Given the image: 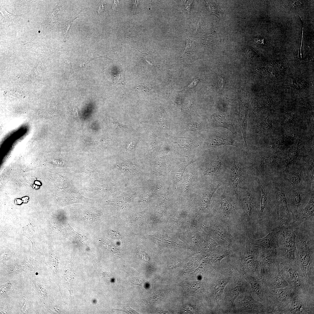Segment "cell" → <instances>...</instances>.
I'll list each match as a JSON object with an SVG mask.
<instances>
[{"label":"cell","instance_id":"obj_1","mask_svg":"<svg viewBox=\"0 0 314 314\" xmlns=\"http://www.w3.org/2000/svg\"><path fill=\"white\" fill-rule=\"evenodd\" d=\"M278 247L281 248L284 255L289 260L295 259L296 251V233L290 225L279 229Z\"/></svg>","mask_w":314,"mask_h":314},{"label":"cell","instance_id":"obj_2","mask_svg":"<svg viewBox=\"0 0 314 314\" xmlns=\"http://www.w3.org/2000/svg\"><path fill=\"white\" fill-rule=\"evenodd\" d=\"M276 206L277 214L279 229L290 225L293 221L287 198L283 190L277 188L276 190Z\"/></svg>","mask_w":314,"mask_h":314},{"label":"cell","instance_id":"obj_3","mask_svg":"<svg viewBox=\"0 0 314 314\" xmlns=\"http://www.w3.org/2000/svg\"><path fill=\"white\" fill-rule=\"evenodd\" d=\"M279 234L278 230L270 232L262 238L254 240L251 238L247 232L246 233L251 243L265 250L275 249L278 247Z\"/></svg>","mask_w":314,"mask_h":314},{"label":"cell","instance_id":"obj_4","mask_svg":"<svg viewBox=\"0 0 314 314\" xmlns=\"http://www.w3.org/2000/svg\"><path fill=\"white\" fill-rule=\"evenodd\" d=\"M314 246L307 242L299 243L296 246L298 259L301 265L304 267L308 266L313 259Z\"/></svg>","mask_w":314,"mask_h":314},{"label":"cell","instance_id":"obj_5","mask_svg":"<svg viewBox=\"0 0 314 314\" xmlns=\"http://www.w3.org/2000/svg\"><path fill=\"white\" fill-rule=\"evenodd\" d=\"M212 229L216 240L219 245L228 246L232 243V237L228 226L219 222Z\"/></svg>","mask_w":314,"mask_h":314},{"label":"cell","instance_id":"obj_6","mask_svg":"<svg viewBox=\"0 0 314 314\" xmlns=\"http://www.w3.org/2000/svg\"><path fill=\"white\" fill-rule=\"evenodd\" d=\"M314 196L311 194L310 199L304 208L301 210L294 219L290 225L294 227L307 221L314 220Z\"/></svg>","mask_w":314,"mask_h":314},{"label":"cell","instance_id":"obj_7","mask_svg":"<svg viewBox=\"0 0 314 314\" xmlns=\"http://www.w3.org/2000/svg\"><path fill=\"white\" fill-rule=\"evenodd\" d=\"M252 195L251 192L249 190L242 201V218L245 225L247 228L250 227L251 225L252 214L254 205Z\"/></svg>","mask_w":314,"mask_h":314},{"label":"cell","instance_id":"obj_8","mask_svg":"<svg viewBox=\"0 0 314 314\" xmlns=\"http://www.w3.org/2000/svg\"><path fill=\"white\" fill-rule=\"evenodd\" d=\"M218 208L219 212L221 215L225 218L230 219L235 213L233 202L231 198L225 193V190L220 197Z\"/></svg>","mask_w":314,"mask_h":314},{"label":"cell","instance_id":"obj_9","mask_svg":"<svg viewBox=\"0 0 314 314\" xmlns=\"http://www.w3.org/2000/svg\"><path fill=\"white\" fill-rule=\"evenodd\" d=\"M212 122L214 127L225 128L233 134L236 131L233 126L232 119L226 113H218L213 115L211 118Z\"/></svg>","mask_w":314,"mask_h":314},{"label":"cell","instance_id":"obj_10","mask_svg":"<svg viewBox=\"0 0 314 314\" xmlns=\"http://www.w3.org/2000/svg\"><path fill=\"white\" fill-rule=\"evenodd\" d=\"M239 112L238 115V124L241 131L244 139L245 148L247 146L246 142V130L247 119V107L243 99H239Z\"/></svg>","mask_w":314,"mask_h":314},{"label":"cell","instance_id":"obj_11","mask_svg":"<svg viewBox=\"0 0 314 314\" xmlns=\"http://www.w3.org/2000/svg\"><path fill=\"white\" fill-rule=\"evenodd\" d=\"M208 147H215L221 145H232L238 147L236 142L231 138L224 135H214L210 137L207 141Z\"/></svg>","mask_w":314,"mask_h":314},{"label":"cell","instance_id":"obj_12","mask_svg":"<svg viewBox=\"0 0 314 314\" xmlns=\"http://www.w3.org/2000/svg\"><path fill=\"white\" fill-rule=\"evenodd\" d=\"M242 173L240 166L237 162L234 160L231 171L230 181L236 192L238 191L242 181Z\"/></svg>","mask_w":314,"mask_h":314},{"label":"cell","instance_id":"obj_13","mask_svg":"<svg viewBox=\"0 0 314 314\" xmlns=\"http://www.w3.org/2000/svg\"><path fill=\"white\" fill-rule=\"evenodd\" d=\"M258 183L261 192V208L259 213V216L261 217L264 214L265 210L266 209L268 204V197L266 191L259 180L257 178H255Z\"/></svg>","mask_w":314,"mask_h":314},{"label":"cell","instance_id":"obj_14","mask_svg":"<svg viewBox=\"0 0 314 314\" xmlns=\"http://www.w3.org/2000/svg\"><path fill=\"white\" fill-rule=\"evenodd\" d=\"M259 305V303L256 301L250 295L245 296L243 299L242 305L245 309H257Z\"/></svg>","mask_w":314,"mask_h":314},{"label":"cell","instance_id":"obj_15","mask_svg":"<svg viewBox=\"0 0 314 314\" xmlns=\"http://www.w3.org/2000/svg\"><path fill=\"white\" fill-rule=\"evenodd\" d=\"M222 161L219 157L217 158L207 167L205 173L206 174H213L219 171L222 167Z\"/></svg>","mask_w":314,"mask_h":314},{"label":"cell","instance_id":"obj_16","mask_svg":"<svg viewBox=\"0 0 314 314\" xmlns=\"http://www.w3.org/2000/svg\"><path fill=\"white\" fill-rule=\"evenodd\" d=\"M247 281L249 283L253 291L260 298H262L263 295L262 291L259 283L250 277H247Z\"/></svg>","mask_w":314,"mask_h":314},{"label":"cell","instance_id":"obj_17","mask_svg":"<svg viewBox=\"0 0 314 314\" xmlns=\"http://www.w3.org/2000/svg\"><path fill=\"white\" fill-rule=\"evenodd\" d=\"M274 160L271 157H263L261 163V167L263 169L271 168L274 165Z\"/></svg>","mask_w":314,"mask_h":314},{"label":"cell","instance_id":"obj_18","mask_svg":"<svg viewBox=\"0 0 314 314\" xmlns=\"http://www.w3.org/2000/svg\"><path fill=\"white\" fill-rule=\"evenodd\" d=\"M276 286L279 288H285L288 286V284L282 276L278 272L275 279Z\"/></svg>","mask_w":314,"mask_h":314},{"label":"cell","instance_id":"obj_19","mask_svg":"<svg viewBox=\"0 0 314 314\" xmlns=\"http://www.w3.org/2000/svg\"><path fill=\"white\" fill-rule=\"evenodd\" d=\"M288 180L290 183L294 185H297L300 183L301 181V175L299 173H294L290 175Z\"/></svg>","mask_w":314,"mask_h":314},{"label":"cell","instance_id":"obj_20","mask_svg":"<svg viewBox=\"0 0 314 314\" xmlns=\"http://www.w3.org/2000/svg\"><path fill=\"white\" fill-rule=\"evenodd\" d=\"M241 293V289L240 286H236L233 288L230 293L231 301L232 304L233 303L236 299Z\"/></svg>","mask_w":314,"mask_h":314},{"label":"cell","instance_id":"obj_21","mask_svg":"<svg viewBox=\"0 0 314 314\" xmlns=\"http://www.w3.org/2000/svg\"><path fill=\"white\" fill-rule=\"evenodd\" d=\"M290 289L283 288L279 289L277 292V295L281 300L285 301L286 299Z\"/></svg>","mask_w":314,"mask_h":314},{"label":"cell","instance_id":"obj_22","mask_svg":"<svg viewBox=\"0 0 314 314\" xmlns=\"http://www.w3.org/2000/svg\"><path fill=\"white\" fill-rule=\"evenodd\" d=\"M187 286L189 290L192 292L196 293L201 290V286L199 283L196 282L188 283Z\"/></svg>","mask_w":314,"mask_h":314},{"label":"cell","instance_id":"obj_23","mask_svg":"<svg viewBox=\"0 0 314 314\" xmlns=\"http://www.w3.org/2000/svg\"><path fill=\"white\" fill-rule=\"evenodd\" d=\"M86 142L90 143H93L97 144L101 147H106L111 144L112 141L111 140L106 139H101L97 140L92 141H87L84 140Z\"/></svg>","mask_w":314,"mask_h":314},{"label":"cell","instance_id":"obj_24","mask_svg":"<svg viewBox=\"0 0 314 314\" xmlns=\"http://www.w3.org/2000/svg\"><path fill=\"white\" fill-rule=\"evenodd\" d=\"M228 280L224 279L222 281L216 289L215 294L217 297L220 298L222 295L224 288L227 284Z\"/></svg>","mask_w":314,"mask_h":314},{"label":"cell","instance_id":"obj_25","mask_svg":"<svg viewBox=\"0 0 314 314\" xmlns=\"http://www.w3.org/2000/svg\"><path fill=\"white\" fill-rule=\"evenodd\" d=\"M303 308L301 303L297 300L294 301L290 307V309L294 313L301 312L303 311Z\"/></svg>","mask_w":314,"mask_h":314},{"label":"cell","instance_id":"obj_26","mask_svg":"<svg viewBox=\"0 0 314 314\" xmlns=\"http://www.w3.org/2000/svg\"><path fill=\"white\" fill-rule=\"evenodd\" d=\"M36 284L37 285V289L38 291V293L41 296L40 297L43 298L46 297V296L47 295L46 289L44 288H43L41 286L37 284Z\"/></svg>","mask_w":314,"mask_h":314},{"label":"cell","instance_id":"obj_27","mask_svg":"<svg viewBox=\"0 0 314 314\" xmlns=\"http://www.w3.org/2000/svg\"><path fill=\"white\" fill-rule=\"evenodd\" d=\"M119 310V311H123V312H124L125 313H129H129H131V314H132V313L133 314H135H135H136V313L138 314V312H137L135 311V310H133V309H132L129 306V305L128 304H126V306L124 307V309H123V310L122 309V310Z\"/></svg>","mask_w":314,"mask_h":314},{"label":"cell","instance_id":"obj_28","mask_svg":"<svg viewBox=\"0 0 314 314\" xmlns=\"http://www.w3.org/2000/svg\"><path fill=\"white\" fill-rule=\"evenodd\" d=\"M66 68L67 70L68 71H71V67L70 64V61L69 59H68L66 62Z\"/></svg>","mask_w":314,"mask_h":314},{"label":"cell","instance_id":"obj_29","mask_svg":"<svg viewBox=\"0 0 314 314\" xmlns=\"http://www.w3.org/2000/svg\"><path fill=\"white\" fill-rule=\"evenodd\" d=\"M254 40L257 43L259 44H263L264 43V39L261 38H256L254 39Z\"/></svg>","mask_w":314,"mask_h":314},{"label":"cell","instance_id":"obj_30","mask_svg":"<svg viewBox=\"0 0 314 314\" xmlns=\"http://www.w3.org/2000/svg\"><path fill=\"white\" fill-rule=\"evenodd\" d=\"M74 116H75V118H76V119L77 120H78V121H80V118H79V116H78V112H77V110H76V108H74Z\"/></svg>","mask_w":314,"mask_h":314},{"label":"cell","instance_id":"obj_31","mask_svg":"<svg viewBox=\"0 0 314 314\" xmlns=\"http://www.w3.org/2000/svg\"><path fill=\"white\" fill-rule=\"evenodd\" d=\"M103 9H104V6H103L102 5L101 6H100L99 7V9L98 10V13H99L100 12H102V11H104V10H103Z\"/></svg>","mask_w":314,"mask_h":314}]
</instances>
